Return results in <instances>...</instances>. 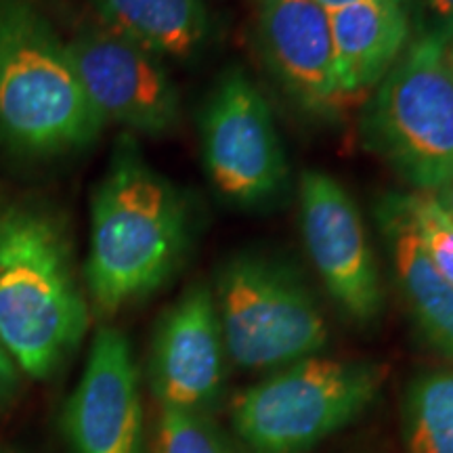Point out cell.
<instances>
[{
	"mask_svg": "<svg viewBox=\"0 0 453 453\" xmlns=\"http://www.w3.org/2000/svg\"><path fill=\"white\" fill-rule=\"evenodd\" d=\"M90 104L107 122L162 137L180 122V97L160 57L107 27H84L65 42Z\"/></svg>",
	"mask_w": 453,
	"mask_h": 453,
	"instance_id": "8",
	"label": "cell"
},
{
	"mask_svg": "<svg viewBox=\"0 0 453 453\" xmlns=\"http://www.w3.org/2000/svg\"><path fill=\"white\" fill-rule=\"evenodd\" d=\"M258 32L269 65L304 107L324 113L350 99L338 78L330 13L317 0H265Z\"/></svg>",
	"mask_w": 453,
	"mask_h": 453,
	"instance_id": "12",
	"label": "cell"
},
{
	"mask_svg": "<svg viewBox=\"0 0 453 453\" xmlns=\"http://www.w3.org/2000/svg\"><path fill=\"white\" fill-rule=\"evenodd\" d=\"M157 453H226L219 434L197 411L164 407L157 428Z\"/></svg>",
	"mask_w": 453,
	"mask_h": 453,
	"instance_id": "18",
	"label": "cell"
},
{
	"mask_svg": "<svg viewBox=\"0 0 453 453\" xmlns=\"http://www.w3.org/2000/svg\"><path fill=\"white\" fill-rule=\"evenodd\" d=\"M330 27L338 78L349 97L378 87L411 42L403 0H361L332 11Z\"/></svg>",
	"mask_w": 453,
	"mask_h": 453,
	"instance_id": "13",
	"label": "cell"
},
{
	"mask_svg": "<svg viewBox=\"0 0 453 453\" xmlns=\"http://www.w3.org/2000/svg\"><path fill=\"white\" fill-rule=\"evenodd\" d=\"M430 194L434 196V200L441 203V208L453 219V173L447 174Z\"/></svg>",
	"mask_w": 453,
	"mask_h": 453,
	"instance_id": "21",
	"label": "cell"
},
{
	"mask_svg": "<svg viewBox=\"0 0 453 453\" xmlns=\"http://www.w3.org/2000/svg\"><path fill=\"white\" fill-rule=\"evenodd\" d=\"M105 120L34 0H0V139L27 157L93 145Z\"/></svg>",
	"mask_w": 453,
	"mask_h": 453,
	"instance_id": "3",
	"label": "cell"
},
{
	"mask_svg": "<svg viewBox=\"0 0 453 453\" xmlns=\"http://www.w3.org/2000/svg\"><path fill=\"white\" fill-rule=\"evenodd\" d=\"M225 350L243 370H271L315 355L327 326L313 294L290 265L242 252L219 273Z\"/></svg>",
	"mask_w": 453,
	"mask_h": 453,
	"instance_id": "6",
	"label": "cell"
},
{
	"mask_svg": "<svg viewBox=\"0 0 453 453\" xmlns=\"http://www.w3.org/2000/svg\"><path fill=\"white\" fill-rule=\"evenodd\" d=\"M449 61H451V59H449ZM451 67H453V61H451Z\"/></svg>",
	"mask_w": 453,
	"mask_h": 453,
	"instance_id": "24",
	"label": "cell"
},
{
	"mask_svg": "<svg viewBox=\"0 0 453 453\" xmlns=\"http://www.w3.org/2000/svg\"><path fill=\"white\" fill-rule=\"evenodd\" d=\"M364 133L420 191L453 173V67L445 44L411 38L376 87Z\"/></svg>",
	"mask_w": 453,
	"mask_h": 453,
	"instance_id": "5",
	"label": "cell"
},
{
	"mask_svg": "<svg viewBox=\"0 0 453 453\" xmlns=\"http://www.w3.org/2000/svg\"><path fill=\"white\" fill-rule=\"evenodd\" d=\"M410 453H453V367L418 376L405 396Z\"/></svg>",
	"mask_w": 453,
	"mask_h": 453,
	"instance_id": "16",
	"label": "cell"
},
{
	"mask_svg": "<svg viewBox=\"0 0 453 453\" xmlns=\"http://www.w3.org/2000/svg\"><path fill=\"white\" fill-rule=\"evenodd\" d=\"M107 30L157 57H191L208 32L202 0H90Z\"/></svg>",
	"mask_w": 453,
	"mask_h": 453,
	"instance_id": "15",
	"label": "cell"
},
{
	"mask_svg": "<svg viewBox=\"0 0 453 453\" xmlns=\"http://www.w3.org/2000/svg\"><path fill=\"white\" fill-rule=\"evenodd\" d=\"M76 453H141L143 407L128 338L116 327L95 334L81 382L65 410Z\"/></svg>",
	"mask_w": 453,
	"mask_h": 453,
	"instance_id": "10",
	"label": "cell"
},
{
	"mask_svg": "<svg viewBox=\"0 0 453 453\" xmlns=\"http://www.w3.org/2000/svg\"><path fill=\"white\" fill-rule=\"evenodd\" d=\"M317 3H319L321 7L327 11V13H332V11L344 9V7H349V4L361 3V0H317Z\"/></svg>",
	"mask_w": 453,
	"mask_h": 453,
	"instance_id": "22",
	"label": "cell"
},
{
	"mask_svg": "<svg viewBox=\"0 0 453 453\" xmlns=\"http://www.w3.org/2000/svg\"><path fill=\"white\" fill-rule=\"evenodd\" d=\"M88 327L65 225L30 202H0V338L26 376L44 380Z\"/></svg>",
	"mask_w": 453,
	"mask_h": 453,
	"instance_id": "2",
	"label": "cell"
},
{
	"mask_svg": "<svg viewBox=\"0 0 453 453\" xmlns=\"http://www.w3.org/2000/svg\"><path fill=\"white\" fill-rule=\"evenodd\" d=\"M225 340L211 288L194 286L164 315L151 350V384L164 407L197 411L217 396Z\"/></svg>",
	"mask_w": 453,
	"mask_h": 453,
	"instance_id": "11",
	"label": "cell"
},
{
	"mask_svg": "<svg viewBox=\"0 0 453 453\" xmlns=\"http://www.w3.org/2000/svg\"><path fill=\"white\" fill-rule=\"evenodd\" d=\"M447 57H449V59L453 61V42L449 44V49H447Z\"/></svg>",
	"mask_w": 453,
	"mask_h": 453,
	"instance_id": "23",
	"label": "cell"
},
{
	"mask_svg": "<svg viewBox=\"0 0 453 453\" xmlns=\"http://www.w3.org/2000/svg\"><path fill=\"white\" fill-rule=\"evenodd\" d=\"M189 234L185 196L124 134L90 202L84 273L95 309L111 315L164 286L183 263Z\"/></svg>",
	"mask_w": 453,
	"mask_h": 453,
	"instance_id": "1",
	"label": "cell"
},
{
	"mask_svg": "<svg viewBox=\"0 0 453 453\" xmlns=\"http://www.w3.org/2000/svg\"><path fill=\"white\" fill-rule=\"evenodd\" d=\"M300 225L309 257L332 298L359 324L376 319L384 304L380 273L349 191L321 170L304 173Z\"/></svg>",
	"mask_w": 453,
	"mask_h": 453,
	"instance_id": "9",
	"label": "cell"
},
{
	"mask_svg": "<svg viewBox=\"0 0 453 453\" xmlns=\"http://www.w3.org/2000/svg\"><path fill=\"white\" fill-rule=\"evenodd\" d=\"M17 384H19V367H17L13 357L4 347L3 338H0V405L11 399Z\"/></svg>",
	"mask_w": 453,
	"mask_h": 453,
	"instance_id": "20",
	"label": "cell"
},
{
	"mask_svg": "<svg viewBox=\"0 0 453 453\" xmlns=\"http://www.w3.org/2000/svg\"><path fill=\"white\" fill-rule=\"evenodd\" d=\"M384 367L307 357L231 403V420L252 453H304L372 405Z\"/></svg>",
	"mask_w": 453,
	"mask_h": 453,
	"instance_id": "4",
	"label": "cell"
},
{
	"mask_svg": "<svg viewBox=\"0 0 453 453\" xmlns=\"http://www.w3.org/2000/svg\"><path fill=\"white\" fill-rule=\"evenodd\" d=\"M202 151L217 189L237 203L280 191L286 154L267 99L240 67L225 72L200 113Z\"/></svg>",
	"mask_w": 453,
	"mask_h": 453,
	"instance_id": "7",
	"label": "cell"
},
{
	"mask_svg": "<svg viewBox=\"0 0 453 453\" xmlns=\"http://www.w3.org/2000/svg\"><path fill=\"white\" fill-rule=\"evenodd\" d=\"M411 38L433 41L449 49L453 42V0H403Z\"/></svg>",
	"mask_w": 453,
	"mask_h": 453,
	"instance_id": "19",
	"label": "cell"
},
{
	"mask_svg": "<svg viewBox=\"0 0 453 453\" xmlns=\"http://www.w3.org/2000/svg\"><path fill=\"white\" fill-rule=\"evenodd\" d=\"M395 260V273L413 319L441 353L453 357V283L439 273L424 252L399 196L378 211Z\"/></svg>",
	"mask_w": 453,
	"mask_h": 453,
	"instance_id": "14",
	"label": "cell"
},
{
	"mask_svg": "<svg viewBox=\"0 0 453 453\" xmlns=\"http://www.w3.org/2000/svg\"><path fill=\"white\" fill-rule=\"evenodd\" d=\"M399 200L430 263L453 283V219L430 191L399 196Z\"/></svg>",
	"mask_w": 453,
	"mask_h": 453,
	"instance_id": "17",
	"label": "cell"
}]
</instances>
